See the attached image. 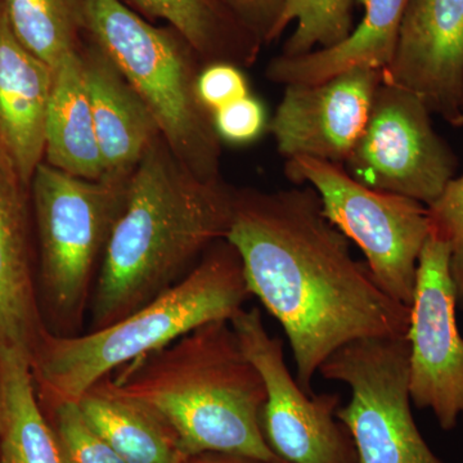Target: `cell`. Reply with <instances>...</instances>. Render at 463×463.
Here are the masks:
<instances>
[{
  "label": "cell",
  "instance_id": "cell-12",
  "mask_svg": "<svg viewBox=\"0 0 463 463\" xmlns=\"http://www.w3.org/2000/svg\"><path fill=\"white\" fill-rule=\"evenodd\" d=\"M383 70L352 69L315 84L286 85L268 130L283 157L344 165L364 134Z\"/></svg>",
  "mask_w": 463,
  "mask_h": 463
},
{
  "label": "cell",
  "instance_id": "cell-21",
  "mask_svg": "<svg viewBox=\"0 0 463 463\" xmlns=\"http://www.w3.org/2000/svg\"><path fill=\"white\" fill-rule=\"evenodd\" d=\"M146 20H164L197 52L205 65L227 62L248 69L263 43L242 25L223 0H128Z\"/></svg>",
  "mask_w": 463,
  "mask_h": 463
},
{
  "label": "cell",
  "instance_id": "cell-1",
  "mask_svg": "<svg viewBox=\"0 0 463 463\" xmlns=\"http://www.w3.org/2000/svg\"><path fill=\"white\" fill-rule=\"evenodd\" d=\"M228 242L251 297L279 322L300 388L309 395L323 362L352 341L405 336L410 307L389 297L350 241L326 218L312 187L234 188Z\"/></svg>",
  "mask_w": 463,
  "mask_h": 463
},
{
  "label": "cell",
  "instance_id": "cell-29",
  "mask_svg": "<svg viewBox=\"0 0 463 463\" xmlns=\"http://www.w3.org/2000/svg\"><path fill=\"white\" fill-rule=\"evenodd\" d=\"M184 463H265L246 457L224 455V453H203L190 457Z\"/></svg>",
  "mask_w": 463,
  "mask_h": 463
},
{
  "label": "cell",
  "instance_id": "cell-23",
  "mask_svg": "<svg viewBox=\"0 0 463 463\" xmlns=\"http://www.w3.org/2000/svg\"><path fill=\"white\" fill-rule=\"evenodd\" d=\"M353 5L354 0H286L272 43L279 39L288 25L297 24L283 45V56H301L332 47L354 29Z\"/></svg>",
  "mask_w": 463,
  "mask_h": 463
},
{
  "label": "cell",
  "instance_id": "cell-9",
  "mask_svg": "<svg viewBox=\"0 0 463 463\" xmlns=\"http://www.w3.org/2000/svg\"><path fill=\"white\" fill-rule=\"evenodd\" d=\"M344 167L355 181L429 206L456 176L458 157L416 94L385 83Z\"/></svg>",
  "mask_w": 463,
  "mask_h": 463
},
{
  "label": "cell",
  "instance_id": "cell-10",
  "mask_svg": "<svg viewBox=\"0 0 463 463\" xmlns=\"http://www.w3.org/2000/svg\"><path fill=\"white\" fill-rule=\"evenodd\" d=\"M231 325L263 380L261 428L274 455L285 463H355L352 439L336 417L339 395L300 388L286 365L283 341L267 331L258 307H243Z\"/></svg>",
  "mask_w": 463,
  "mask_h": 463
},
{
  "label": "cell",
  "instance_id": "cell-17",
  "mask_svg": "<svg viewBox=\"0 0 463 463\" xmlns=\"http://www.w3.org/2000/svg\"><path fill=\"white\" fill-rule=\"evenodd\" d=\"M364 7L361 23L343 42L270 61L265 76L272 83L315 84L352 69L385 70L397 50L399 30L408 0H356Z\"/></svg>",
  "mask_w": 463,
  "mask_h": 463
},
{
  "label": "cell",
  "instance_id": "cell-22",
  "mask_svg": "<svg viewBox=\"0 0 463 463\" xmlns=\"http://www.w3.org/2000/svg\"><path fill=\"white\" fill-rule=\"evenodd\" d=\"M18 42L56 69L70 54L83 50V0H0Z\"/></svg>",
  "mask_w": 463,
  "mask_h": 463
},
{
  "label": "cell",
  "instance_id": "cell-8",
  "mask_svg": "<svg viewBox=\"0 0 463 463\" xmlns=\"http://www.w3.org/2000/svg\"><path fill=\"white\" fill-rule=\"evenodd\" d=\"M318 373L345 383L350 401L336 417L352 439L355 463H444L414 421L407 337L352 341L328 356Z\"/></svg>",
  "mask_w": 463,
  "mask_h": 463
},
{
  "label": "cell",
  "instance_id": "cell-16",
  "mask_svg": "<svg viewBox=\"0 0 463 463\" xmlns=\"http://www.w3.org/2000/svg\"><path fill=\"white\" fill-rule=\"evenodd\" d=\"M94 128L102 155L103 178L127 179L160 130L123 72L99 45L81 50Z\"/></svg>",
  "mask_w": 463,
  "mask_h": 463
},
{
  "label": "cell",
  "instance_id": "cell-11",
  "mask_svg": "<svg viewBox=\"0 0 463 463\" xmlns=\"http://www.w3.org/2000/svg\"><path fill=\"white\" fill-rule=\"evenodd\" d=\"M446 241L430 230L420 255L405 337L410 347V392L430 410L443 430L463 423V336Z\"/></svg>",
  "mask_w": 463,
  "mask_h": 463
},
{
  "label": "cell",
  "instance_id": "cell-5",
  "mask_svg": "<svg viewBox=\"0 0 463 463\" xmlns=\"http://www.w3.org/2000/svg\"><path fill=\"white\" fill-rule=\"evenodd\" d=\"M85 33L118 67L176 158L203 181L222 179V141L197 81L203 62L173 27H156L121 0H83Z\"/></svg>",
  "mask_w": 463,
  "mask_h": 463
},
{
  "label": "cell",
  "instance_id": "cell-27",
  "mask_svg": "<svg viewBox=\"0 0 463 463\" xmlns=\"http://www.w3.org/2000/svg\"><path fill=\"white\" fill-rule=\"evenodd\" d=\"M197 91L201 102L212 114L251 94L243 69L227 62L203 66L197 81Z\"/></svg>",
  "mask_w": 463,
  "mask_h": 463
},
{
  "label": "cell",
  "instance_id": "cell-24",
  "mask_svg": "<svg viewBox=\"0 0 463 463\" xmlns=\"http://www.w3.org/2000/svg\"><path fill=\"white\" fill-rule=\"evenodd\" d=\"M53 428L63 463H127L85 420L76 401L52 403Z\"/></svg>",
  "mask_w": 463,
  "mask_h": 463
},
{
  "label": "cell",
  "instance_id": "cell-28",
  "mask_svg": "<svg viewBox=\"0 0 463 463\" xmlns=\"http://www.w3.org/2000/svg\"><path fill=\"white\" fill-rule=\"evenodd\" d=\"M223 3L263 44L272 43L273 32L286 0H223Z\"/></svg>",
  "mask_w": 463,
  "mask_h": 463
},
{
  "label": "cell",
  "instance_id": "cell-7",
  "mask_svg": "<svg viewBox=\"0 0 463 463\" xmlns=\"http://www.w3.org/2000/svg\"><path fill=\"white\" fill-rule=\"evenodd\" d=\"M285 174L294 184L317 192L326 218L362 250L377 285L410 307L420 255L430 233L428 206L367 187L344 165L318 158H288Z\"/></svg>",
  "mask_w": 463,
  "mask_h": 463
},
{
  "label": "cell",
  "instance_id": "cell-14",
  "mask_svg": "<svg viewBox=\"0 0 463 463\" xmlns=\"http://www.w3.org/2000/svg\"><path fill=\"white\" fill-rule=\"evenodd\" d=\"M54 71L12 32L0 3V154L27 187L44 161Z\"/></svg>",
  "mask_w": 463,
  "mask_h": 463
},
{
  "label": "cell",
  "instance_id": "cell-26",
  "mask_svg": "<svg viewBox=\"0 0 463 463\" xmlns=\"http://www.w3.org/2000/svg\"><path fill=\"white\" fill-rule=\"evenodd\" d=\"M213 120L221 141L237 146L258 141L269 125L263 102L252 94L218 109Z\"/></svg>",
  "mask_w": 463,
  "mask_h": 463
},
{
  "label": "cell",
  "instance_id": "cell-19",
  "mask_svg": "<svg viewBox=\"0 0 463 463\" xmlns=\"http://www.w3.org/2000/svg\"><path fill=\"white\" fill-rule=\"evenodd\" d=\"M0 463H63L36 395L32 353L0 343Z\"/></svg>",
  "mask_w": 463,
  "mask_h": 463
},
{
  "label": "cell",
  "instance_id": "cell-13",
  "mask_svg": "<svg viewBox=\"0 0 463 463\" xmlns=\"http://www.w3.org/2000/svg\"><path fill=\"white\" fill-rule=\"evenodd\" d=\"M383 81L416 94L431 115L463 127V0H408Z\"/></svg>",
  "mask_w": 463,
  "mask_h": 463
},
{
  "label": "cell",
  "instance_id": "cell-6",
  "mask_svg": "<svg viewBox=\"0 0 463 463\" xmlns=\"http://www.w3.org/2000/svg\"><path fill=\"white\" fill-rule=\"evenodd\" d=\"M130 178H78L43 163L30 190L39 241V283L56 336L84 332L100 264Z\"/></svg>",
  "mask_w": 463,
  "mask_h": 463
},
{
  "label": "cell",
  "instance_id": "cell-2",
  "mask_svg": "<svg viewBox=\"0 0 463 463\" xmlns=\"http://www.w3.org/2000/svg\"><path fill=\"white\" fill-rule=\"evenodd\" d=\"M234 188L194 175L158 137L130 176L90 306V330L136 312L181 282L227 239Z\"/></svg>",
  "mask_w": 463,
  "mask_h": 463
},
{
  "label": "cell",
  "instance_id": "cell-15",
  "mask_svg": "<svg viewBox=\"0 0 463 463\" xmlns=\"http://www.w3.org/2000/svg\"><path fill=\"white\" fill-rule=\"evenodd\" d=\"M27 190L0 154V343L33 356L45 327L33 283Z\"/></svg>",
  "mask_w": 463,
  "mask_h": 463
},
{
  "label": "cell",
  "instance_id": "cell-4",
  "mask_svg": "<svg viewBox=\"0 0 463 463\" xmlns=\"http://www.w3.org/2000/svg\"><path fill=\"white\" fill-rule=\"evenodd\" d=\"M250 297L239 252L219 241L181 282L120 321L76 336L43 332L32 356L33 377L51 403L78 401L134 359L206 323L231 321Z\"/></svg>",
  "mask_w": 463,
  "mask_h": 463
},
{
  "label": "cell",
  "instance_id": "cell-18",
  "mask_svg": "<svg viewBox=\"0 0 463 463\" xmlns=\"http://www.w3.org/2000/svg\"><path fill=\"white\" fill-rule=\"evenodd\" d=\"M45 121L44 163L78 178H103L102 155L94 128L81 51L53 69Z\"/></svg>",
  "mask_w": 463,
  "mask_h": 463
},
{
  "label": "cell",
  "instance_id": "cell-3",
  "mask_svg": "<svg viewBox=\"0 0 463 463\" xmlns=\"http://www.w3.org/2000/svg\"><path fill=\"white\" fill-rule=\"evenodd\" d=\"M109 379L115 392L165 423L187 458L224 453L285 463L265 440L263 380L231 321L200 326L123 365Z\"/></svg>",
  "mask_w": 463,
  "mask_h": 463
},
{
  "label": "cell",
  "instance_id": "cell-20",
  "mask_svg": "<svg viewBox=\"0 0 463 463\" xmlns=\"http://www.w3.org/2000/svg\"><path fill=\"white\" fill-rule=\"evenodd\" d=\"M93 430L127 463H184L178 443L165 423L138 402L118 394L109 377L78 399Z\"/></svg>",
  "mask_w": 463,
  "mask_h": 463
},
{
  "label": "cell",
  "instance_id": "cell-25",
  "mask_svg": "<svg viewBox=\"0 0 463 463\" xmlns=\"http://www.w3.org/2000/svg\"><path fill=\"white\" fill-rule=\"evenodd\" d=\"M430 230L446 241L457 304L463 309V175L455 176L428 206Z\"/></svg>",
  "mask_w": 463,
  "mask_h": 463
}]
</instances>
